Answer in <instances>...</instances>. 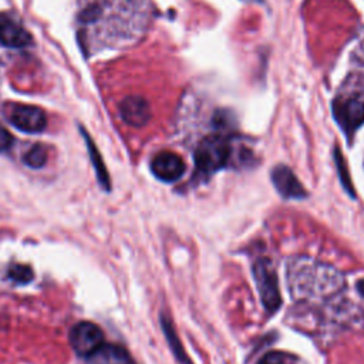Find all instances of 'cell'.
<instances>
[{
  "mask_svg": "<svg viewBox=\"0 0 364 364\" xmlns=\"http://www.w3.org/2000/svg\"><path fill=\"white\" fill-rule=\"evenodd\" d=\"M12 144H13L12 134L2 124H0V153L8 151L12 147Z\"/></svg>",
  "mask_w": 364,
  "mask_h": 364,
  "instance_id": "obj_17",
  "label": "cell"
},
{
  "mask_svg": "<svg viewBox=\"0 0 364 364\" xmlns=\"http://www.w3.org/2000/svg\"><path fill=\"white\" fill-rule=\"evenodd\" d=\"M286 277L290 292L302 301L334 295L344 286V277L336 268L303 256L287 263Z\"/></svg>",
  "mask_w": 364,
  "mask_h": 364,
  "instance_id": "obj_1",
  "label": "cell"
},
{
  "mask_svg": "<svg viewBox=\"0 0 364 364\" xmlns=\"http://www.w3.org/2000/svg\"><path fill=\"white\" fill-rule=\"evenodd\" d=\"M334 161H336V168H337V174H339V178L346 189V192L350 194L351 198L356 196L354 194V189H353V184H351V178H350V174H349V170H347V165H346V161L341 156V151L339 147L334 149Z\"/></svg>",
  "mask_w": 364,
  "mask_h": 364,
  "instance_id": "obj_15",
  "label": "cell"
},
{
  "mask_svg": "<svg viewBox=\"0 0 364 364\" xmlns=\"http://www.w3.org/2000/svg\"><path fill=\"white\" fill-rule=\"evenodd\" d=\"M123 121L130 127H144L151 120L150 103L141 96H128L118 106Z\"/></svg>",
  "mask_w": 364,
  "mask_h": 364,
  "instance_id": "obj_7",
  "label": "cell"
},
{
  "mask_svg": "<svg viewBox=\"0 0 364 364\" xmlns=\"http://www.w3.org/2000/svg\"><path fill=\"white\" fill-rule=\"evenodd\" d=\"M89 358V364H132L125 349L117 344H101Z\"/></svg>",
  "mask_w": 364,
  "mask_h": 364,
  "instance_id": "obj_11",
  "label": "cell"
},
{
  "mask_svg": "<svg viewBox=\"0 0 364 364\" xmlns=\"http://www.w3.org/2000/svg\"><path fill=\"white\" fill-rule=\"evenodd\" d=\"M84 137H86V141H87V147H89L90 158H92V163H93V165H94V170H96L97 178H99V181H100V185H101L104 189L110 191L111 182H110V177H108L107 168H106V165H104V163H103V158H101L99 150L96 149V145H94V142L92 141V138H90L86 132H84Z\"/></svg>",
  "mask_w": 364,
  "mask_h": 364,
  "instance_id": "obj_13",
  "label": "cell"
},
{
  "mask_svg": "<svg viewBox=\"0 0 364 364\" xmlns=\"http://www.w3.org/2000/svg\"><path fill=\"white\" fill-rule=\"evenodd\" d=\"M231 158V144L227 137L212 134L205 137L195 150V167L205 175L215 174L225 168Z\"/></svg>",
  "mask_w": 364,
  "mask_h": 364,
  "instance_id": "obj_2",
  "label": "cell"
},
{
  "mask_svg": "<svg viewBox=\"0 0 364 364\" xmlns=\"http://www.w3.org/2000/svg\"><path fill=\"white\" fill-rule=\"evenodd\" d=\"M30 33L9 16L0 18V43L6 47L22 49L32 44Z\"/></svg>",
  "mask_w": 364,
  "mask_h": 364,
  "instance_id": "obj_10",
  "label": "cell"
},
{
  "mask_svg": "<svg viewBox=\"0 0 364 364\" xmlns=\"http://www.w3.org/2000/svg\"><path fill=\"white\" fill-rule=\"evenodd\" d=\"M161 327L164 330V334H165V339L170 344V349L171 351L174 353L175 358L181 363V364H194L189 358V356L185 353L184 350V346L172 326V322L170 320V318L167 315H161Z\"/></svg>",
  "mask_w": 364,
  "mask_h": 364,
  "instance_id": "obj_12",
  "label": "cell"
},
{
  "mask_svg": "<svg viewBox=\"0 0 364 364\" xmlns=\"http://www.w3.org/2000/svg\"><path fill=\"white\" fill-rule=\"evenodd\" d=\"M8 118L18 130L29 134L42 132L47 127L46 113L36 106L12 104Z\"/></svg>",
  "mask_w": 364,
  "mask_h": 364,
  "instance_id": "obj_6",
  "label": "cell"
},
{
  "mask_svg": "<svg viewBox=\"0 0 364 364\" xmlns=\"http://www.w3.org/2000/svg\"><path fill=\"white\" fill-rule=\"evenodd\" d=\"M47 149L44 147L43 144H34L33 147H30V150L23 156V163L29 167V168H43L47 163Z\"/></svg>",
  "mask_w": 364,
  "mask_h": 364,
  "instance_id": "obj_14",
  "label": "cell"
},
{
  "mask_svg": "<svg viewBox=\"0 0 364 364\" xmlns=\"http://www.w3.org/2000/svg\"><path fill=\"white\" fill-rule=\"evenodd\" d=\"M255 284L261 296V302L269 315H273L282 305L277 275L269 259H259L252 268Z\"/></svg>",
  "mask_w": 364,
  "mask_h": 364,
  "instance_id": "obj_3",
  "label": "cell"
},
{
  "mask_svg": "<svg viewBox=\"0 0 364 364\" xmlns=\"http://www.w3.org/2000/svg\"><path fill=\"white\" fill-rule=\"evenodd\" d=\"M333 115L344 135L351 141L364 124V101L356 96L337 97L333 101Z\"/></svg>",
  "mask_w": 364,
  "mask_h": 364,
  "instance_id": "obj_4",
  "label": "cell"
},
{
  "mask_svg": "<svg viewBox=\"0 0 364 364\" xmlns=\"http://www.w3.org/2000/svg\"><path fill=\"white\" fill-rule=\"evenodd\" d=\"M360 56L364 58V42L360 44Z\"/></svg>",
  "mask_w": 364,
  "mask_h": 364,
  "instance_id": "obj_20",
  "label": "cell"
},
{
  "mask_svg": "<svg viewBox=\"0 0 364 364\" xmlns=\"http://www.w3.org/2000/svg\"><path fill=\"white\" fill-rule=\"evenodd\" d=\"M103 343L101 329L92 322H80L70 332V344L82 357H90Z\"/></svg>",
  "mask_w": 364,
  "mask_h": 364,
  "instance_id": "obj_5",
  "label": "cell"
},
{
  "mask_svg": "<svg viewBox=\"0 0 364 364\" xmlns=\"http://www.w3.org/2000/svg\"><path fill=\"white\" fill-rule=\"evenodd\" d=\"M151 171L163 182H175L185 174L187 165L178 154L164 151L151 161Z\"/></svg>",
  "mask_w": 364,
  "mask_h": 364,
  "instance_id": "obj_8",
  "label": "cell"
},
{
  "mask_svg": "<svg viewBox=\"0 0 364 364\" xmlns=\"http://www.w3.org/2000/svg\"><path fill=\"white\" fill-rule=\"evenodd\" d=\"M357 289H358V294L364 298V279L358 280V283H357Z\"/></svg>",
  "mask_w": 364,
  "mask_h": 364,
  "instance_id": "obj_19",
  "label": "cell"
},
{
  "mask_svg": "<svg viewBox=\"0 0 364 364\" xmlns=\"http://www.w3.org/2000/svg\"><path fill=\"white\" fill-rule=\"evenodd\" d=\"M270 177L276 191L286 199H303L308 195L298 177L286 165H276Z\"/></svg>",
  "mask_w": 364,
  "mask_h": 364,
  "instance_id": "obj_9",
  "label": "cell"
},
{
  "mask_svg": "<svg viewBox=\"0 0 364 364\" xmlns=\"http://www.w3.org/2000/svg\"><path fill=\"white\" fill-rule=\"evenodd\" d=\"M9 279L19 283V284H25V283H29L32 282L33 279V270L26 266V265H13L11 269H9V273H8Z\"/></svg>",
  "mask_w": 364,
  "mask_h": 364,
  "instance_id": "obj_16",
  "label": "cell"
},
{
  "mask_svg": "<svg viewBox=\"0 0 364 364\" xmlns=\"http://www.w3.org/2000/svg\"><path fill=\"white\" fill-rule=\"evenodd\" d=\"M286 363V356L280 351H270L265 357L259 360L258 364H284Z\"/></svg>",
  "mask_w": 364,
  "mask_h": 364,
  "instance_id": "obj_18",
  "label": "cell"
}]
</instances>
